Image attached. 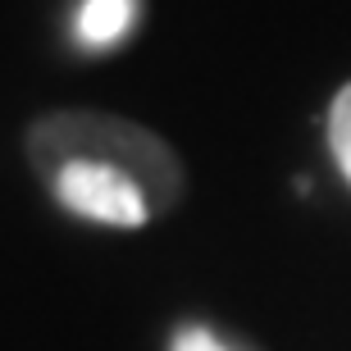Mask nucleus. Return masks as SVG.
<instances>
[{"instance_id":"nucleus-4","label":"nucleus","mask_w":351,"mask_h":351,"mask_svg":"<svg viewBox=\"0 0 351 351\" xmlns=\"http://www.w3.org/2000/svg\"><path fill=\"white\" fill-rule=\"evenodd\" d=\"M328 146H333V160H338L342 178L351 182V82L328 105Z\"/></svg>"},{"instance_id":"nucleus-1","label":"nucleus","mask_w":351,"mask_h":351,"mask_svg":"<svg viewBox=\"0 0 351 351\" xmlns=\"http://www.w3.org/2000/svg\"><path fill=\"white\" fill-rule=\"evenodd\" d=\"M27 160L37 165L41 178H55L73 160L114 165L146 192L156 215H165L182 201V160L173 156V146L123 114L55 110L27 128Z\"/></svg>"},{"instance_id":"nucleus-2","label":"nucleus","mask_w":351,"mask_h":351,"mask_svg":"<svg viewBox=\"0 0 351 351\" xmlns=\"http://www.w3.org/2000/svg\"><path fill=\"white\" fill-rule=\"evenodd\" d=\"M51 196L69 215L91 223H110V228H142L156 210L146 201V192L114 165H96V160H73L55 173Z\"/></svg>"},{"instance_id":"nucleus-3","label":"nucleus","mask_w":351,"mask_h":351,"mask_svg":"<svg viewBox=\"0 0 351 351\" xmlns=\"http://www.w3.org/2000/svg\"><path fill=\"white\" fill-rule=\"evenodd\" d=\"M132 23H137V0H82L73 32L87 51H105V46L123 41V32H132Z\"/></svg>"},{"instance_id":"nucleus-5","label":"nucleus","mask_w":351,"mask_h":351,"mask_svg":"<svg viewBox=\"0 0 351 351\" xmlns=\"http://www.w3.org/2000/svg\"><path fill=\"white\" fill-rule=\"evenodd\" d=\"M169 351H242V347L223 342L219 333H210V328H201V324H187V328H178V333H173Z\"/></svg>"}]
</instances>
